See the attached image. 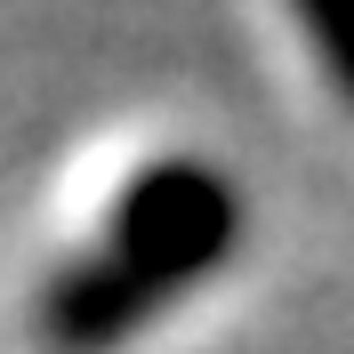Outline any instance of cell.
Listing matches in <instances>:
<instances>
[{
    "instance_id": "6da1fadb",
    "label": "cell",
    "mask_w": 354,
    "mask_h": 354,
    "mask_svg": "<svg viewBox=\"0 0 354 354\" xmlns=\"http://www.w3.org/2000/svg\"><path fill=\"white\" fill-rule=\"evenodd\" d=\"M234 242V194L218 169L153 161L105 201V234L88 258H65V274L41 298V330L57 354H105L121 346L137 314L169 306L201 266H218Z\"/></svg>"
},
{
    "instance_id": "7a4b0ae2",
    "label": "cell",
    "mask_w": 354,
    "mask_h": 354,
    "mask_svg": "<svg viewBox=\"0 0 354 354\" xmlns=\"http://www.w3.org/2000/svg\"><path fill=\"white\" fill-rule=\"evenodd\" d=\"M290 8H298V32L314 41L330 88L354 97V0H290Z\"/></svg>"
}]
</instances>
